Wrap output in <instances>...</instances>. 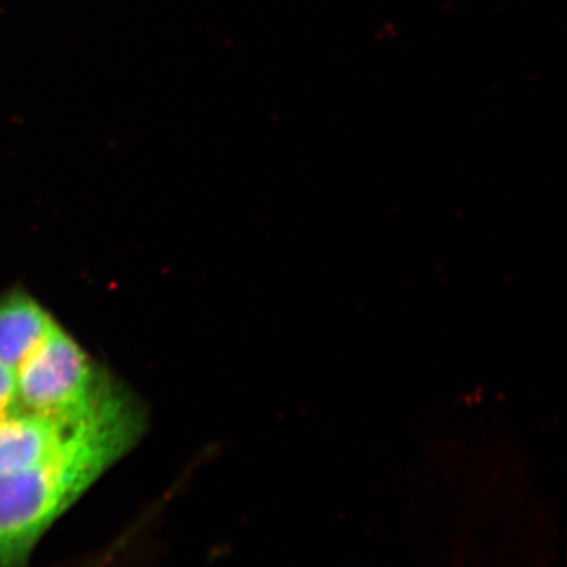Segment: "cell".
Returning <instances> with one entry per match:
<instances>
[{
  "label": "cell",
  "mask_w": 567,
  "mask_h": 567,
  "mask_svg": "<svg viewBox=\"0 0 567 567\" xmlns=\"http://www.w3.org/2000/svg\"><path fill=\"white\" fill-rule=\"evenodd\" d=\"M144 427L141 405L125 390L91 434L58 461L0 473V567H28L44 533L136 446Z\"/></svg>",
  "instance_id": "1"
},
{
  "label": "cell",
  "mask_w": 567,
  "mask_h": 567,
  "mask_svg": "<svg viewBox=\"0 0 567 567\" xmlns=\"http://www.w3.org/2000/svg\"><path fill=\"white\" fill-rule=\"evenodd\" d=\"M114 383L61 324L17 371L21 409L47 415L87 413Z\"/></svg>",
  "instance_id": "2"
},
{
  "label": "cell",
  "mask_w": 567,
  "mask_h": 567,
  "mask_svg": "<svg viewBox=\"0 0 567 567\" xmlns=\"http://www.w3.org/2000/svg\"><path fill=\"white\" fill-rule=\"evenodd\" d=\"M125 393L117 382L87 413L47 415L20 409L0 416V473L24 472L58 461L91 434Z\"/></svg>",
  "instance_id": "3"
},
{
  "label": "cell",
  "mask_w": 567,
  "mask_h": 567,
  "mask_svg": "<svg viewBox=\"0 0 567 567\" xmlns=\"http://www.w3.org/2000/svg\"><path fill=\"white\" fill-rule=\"evenodd\" d=\"M31 295L13 290L0 297V363L17 374L21 364L58 327Z\"/></svg>",
  "instance_id": "4"
},
{
  "label": "cell",
  "mask_w": 567,
  "mask_h": 567,
  "mask_svg": "<svg viewBox=\"0 0 567 567\" xmlns=\"http://www.w3.org/2000/svg\"><path fill=\"white\" fill-rule=\"evenodd\" d=\"M18 401L17 374L0 363V416L20 410Z\"/></svg>",
  "instance_id": "5"
}]
</instances>
